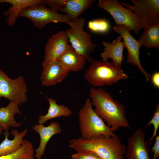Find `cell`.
<instances>
[{
    "mask_svg": "<svg viewBox=\"0 0 159 159\" xmlns=\"http://www.w3.org/2000/svg\"><path fill=\"white\" fill-rule=\"evenodd\" d=\"M91 103L96 113L105 122L113 132L121 127L130 128L124 106L114 99L104 89L91 87L89 90Z\"/></svg>",
    "mask_w": 159,
    "mask_h": 159,
    "instance_id": "obj_1",
    "label": "cell"
},
{
    "mask_svg": "<svg viewBox=\"0 0 159 159\" xmlns=\"http://www.w3.org/2000/svg\"><path fill=\"white\" fill-rule=\"evenodd\" d=\"M69 147L77 152L90 151L103 159H125L126 148L116 135L109 137L100 136L88 139L81 138L72 139Z\"/></svg>",
    "mask_w": 159,
    "mask_h": 159,
    "instance_id": "obj_2",
    "label": "cell"
},
{
    "mask_svg": "<svg viewBox=\"0 0 159 159\" xmlns=\"http://www.w3.org/2000/svg\"><path fill=\"white\" fill-rule=\"evenodd\" d=\"M85 71V77L93 87L110 85L128 75L113 62H101L92 59Z\"/></svg>",
    "mask_w": 159,
    "mask_h": 159,
    "instance_id": "obj_3",
    "label": "cell"
},
{
    "mask_svg": "<svg viewBox=\"0 0 159 159\" xmlns=\"http://www.w3.org/2000/svg\"><path fill=\"white\" fill-rule=\"evenodd\" d=\"M90 100L87 98L79 112L81 138L88 139L100 136L107 137L115 134L95 112Z\"/></svg>",
    "mask_w": 159,
    "mask_h": 159,
    "instance_id": "obj_4",
    "label": "cell"
},
{
    "mask_svg": "<svg viewBox=\"0 0 159 159\" xmlns=\"http://www.w3.org/2000/svg\"><path fill=\"white\" fill-rule=\"evenodd\" d=\"M85 21L83 18L71 20L68 24L70 27L65 32L74 49L91 62L93 59L91 54L95 51L97 45L92 43L91 35L83 29Z\"/></svg>",
    "mask_w": 159,
    "mask_h": 159,
    "instance_id": "obj_5",
    "label": "cell"
},
{
    "mask_svg": "<svg viewBox=\"0 0 159 159\" xmlns=\"http://www.w3.org/2000/svg\"><path fill=\"white\" fill-rule=\"evenodd\" d=\"M98 7L103 9L112 16L115 25H124L138 34L142 29L143 20L138 15L123 6L117 0H99Z\"/></svg>",
    "mask_w": 159,
    "mask_h": 159,
    "instance_id": "obj_6",
    "label": "cell"
},
{
    "mask_svg": "<svg viewBox=\"0 0 159 159\" xmlns=\"http://www.w3.org/2000/svg\"><path fill=\"white\" fill-rule=\"evenodd\" d=\"M19 17L27 18L33 25L40 29L50 23H64L67 24L71 20L66 14L54 11L45 6L41 4L25 8L19 14Z\"/></svg>",
    "mask_w": 159,
    "mask_h": 159,
    "instance_id": "obj_7",
    "label": "cell"
},
{
    "mask_svg": "<svg viewBox=\"0 0 159 159\" xmlns=\"http://www.w3.org/2000/svg\"><path fill=\"white\" fill-rule=\"evenodd\" d=\"M27 91L24 77L19 75L11 79L0 68V101L4 97L21 106L27 100Z\"/></svg>",
    "mask_w": 159,
    "mask_h": 159,
    "instance_id": "obj_8",
    "label": "cell"
},
{
    "mask_svg": "<svg viewBox=\"0 0 159 159\" xmlns=\"http://www.w3.org/2000/svg\"><path fill=\"white\" fill-rule=\"evenodd\" d=\"M133 4L121 3V4L134 11L142 18V28L151 24H159V0H130Z\"/></svg>",
    "mask_w": 159,
    "mask_h": 159,
    "instance_id": "obj_9",
    "label": "cell"
},
{
    "mask_svg": "<svg viewBox=\"0 0 159 159\" xmlns=\"http://www.w3.org/2000/svg\"><path fill=\"white\" fill-rule=\"evenodd\" d=\"M115 32L120 34L123 39L125 48L127 52V62L133 65L137 66L145 77L148 81L151 77L143 68L140 60V50L141 44L131 35L130 29L124 25L115 26L112 28Z\"/></svg>",
    "mask_w": 159,
    "mask_h": 159,
    "instance_id": "obj_10",
    "label": "cell"
},
{
    "mask_svg": "<svg viewBox=\"0 0 159 159\" xmlns=\"http://www.w3.org/2000/svg\"><path fill=\"white\" fill-rule=\"evenodd\" d=\"M69 41L66 33L63 31L58 32L48 39L45 48L43 68L57 60L68 47Z\"/></svg>",
    "mask_w": 159,
    "mask_h": 159,
    "instance_id": "obj_11",
    "label": "cell"
},
{
    "mask_svg": "<svg viewBox=\"0 0 159 159\" xmlns=\"http://www.w3.org/2000/svg\"><path fill=\"white\" fill-rule=\"evenodd\" d=\"M145 133L141 128L136 130L128 140L125 154L127 159H150Z\"/></svg>",
    "mask_w": 159,
    "mask_h": 159,
    "instance_id": "obj_12",
    "label": "cell"
},
{
    "mask_svg": "<svg viewBox=\"0 0 159 159\" xmlns=\"http://www.w3.org/2000/svg\"><path fill=\"white\" fill-rule=\"evenodd\" d=\"M69 72L58 60L52 61L43 68L40 77L41 84L49 87L61 82Z\"/></svg>",
    "mask_w": 159,
    "mask_h": 159,
    "instance_id": "obj_13",
    "label": "cell"
},
{
    "mask_svg": "<svg viewBox=\"0 0 159 159\" xmlns=\"http://www.w3.org/2000/svg\"><path fill=\"white\" fill-rule=\"evenodd\" d=\"M32 129L39 134L40 137V144L35 150L34 157L36 159H41L48 142L53 136L60 133L62 128L58 122L52 121L48 126L36 124L32 127Z\"/></svg>",
    "mask_w": 159,
    "mask_h": 159,
    "instance_id": "obj_14",
    "label": "cell"
},
{
    "mask_svg": "<svg viewBox=\"0 0 159 159\" xmlns=\"http://www.w3.org/2000/svg\"><path fill=\"white\" fill-rule=\"evenodd\" d=\"M7 3L11 6L3 12V15L7 17L6 22L9 26L14 25L21 11L29 7L45 4V0H0V4Z\"/></svg>",
    "mask_w": 159,
    "mask_h": 159,
    "instance_id": "obj_15",
    "label": "cell"
},
{
    "mask_svg": "<svg viewBox=\"0 0 159 159\" xmlns=\"http://www.w3.org/2000/svg\"><path fill=\"white\" fill-rule=\"evenodd\" d=\"M122 37L120 35L110 43L103 41L102 42L104 46V51L101 53L100 56L103 62L107 61L109 59H112L113 62L120 67L124 59L123 55L124 49L125 48Z\"/></svg>",
    "mask_w": 159,
    "mask_h": 159,
    "instance_id": "obj_16",
    "label": "cell"
},
{
    "mask_svg": "<svg viewBox=\"0 0 159 159\" xmlns=\"http://www.w3.org/2000/svg\"><path fill=\"white\" fill-rule=\"evenodd\" d=\"M57 60L70 72H77L82 69L86 60L70 44Z\"/></svg>",
    "mask_w": 159,
    "mask_h": 159,
    "instance_id": "obj_17",
    "label": "cell"
},
{
    "mask_svg": "<svg viewBox=\"0 0 159 159\" xmlns=\"http://www.w3.org/2000/svg\"><path fill=\"white\" fill-rule=\"evenodd\" d=\"M27 132V129L20 132L17 130L13 129L11 133L14 138L12 140H10L8 138L9 135L8 130L5 131L4 133V139L0 144V156L10 154L19 149L23 143V138Z\"/></svg>",
    "mask_w": 159,
    "mask_h": 159,
    "instance_id": "obj_18",
    "label": "cell"
},
{
    "mask_svg": "<svg viewBox=\"0 0 159 159\" xmlns=\"http://www.w3.org/2000/svg\"><path fill=\"white\" fill-rule=\"evenodd\" d=\"M19 114L22 115L19 105L16 103L9 101L5 107H0V125L3 130H8L9 127H19L21 124L16 121L14 115Z\"/></svg>",
    "mask_w": 159,
    "mask_h": 159,
    "instance_id": "obj_19",
    "label": "cell"
},
{
    "mask_svg": "<svg viewBox=\"0 0 159 159\" xmlns=\"http://www.w3.org/2000/svg\"><path fill=\"white\" fill-rule=\"evenodd\" d=\"M45 97L48 101L49 107L46 115H41L39 116V124H43L47 121L55 118L62 117H67L72 114V111L67 106L58 104L54 99L47 96Z\"/></svg>",
    "mask_w": 159,
    "mask_h": 159,
    "instance_id": "obj_20",
    "label": "cell"
},
{
    "mask_svg": "<svg viewBox=\"0 0 159 159\" xmlns=\"http://www.w3.org/2000/svg\"><path fill=\"white\" fill-rule=\"evenodd\" d=\"M95 0H67L64 7L59 11L68 15L71 20H74L87 9L91 8Z\"/></svg>",
    "mask_w": 159,
    "mask_h": 159,
    "instance_id": "obj_21",
    "label": "cell"
},
{
    "mask_svg": "<svg viewBox=\"0 0 159 159\" xmlns=\"http://www.w3.org/2000/svg\"><path fill=\"white\" fill-rule=\"evenodd\" d=\"M138 40L148 49L154 47L159 49V24L146 26Z\"/></svg>",
    "mask_w": 159,
    "mask_h": 159,
    "instance_id": "obj_22",
    "label": "cell"
},
{
    "mask_svg": "<svg viewBox=\"0 0 159 159\" xmlns=\"http://www.w3.org/2000/svg\"><path fill=\"white\" fill-rule=\"evenodd\" d=\"M34 155L32 144L25 139L19 149L11 153L0 156V159H34Z\"/></svg>",
    "mask_w": 159,
    "mask_h": 159,
    "instance_id": "obj_23",
    "label": "cell"
},
{
    "mask_svg": "<svg viewBox=\"0 0 159 159\" xmlns=\"http://www.w3.org/2000/svg\"><path fill=\"white\" fill-rule=\"evenodd\" d=\"M88 27L93 32L102 33L108 32L110 27L108 21L102 19H94L89 21Z\"/></svg>",
    "mask_w": 159,
    "mask_h": 159,
    "instance_id": "obj_24",
    "label": "cell"
},
{
    "mask_svg": "<svg viewBox=\"0 0 159 159\" xmlns=\"http://www.w3.org/2000/svg\"><path fill=\"white\" fill-rule=\"evenodd\" d=\"M152 125L153 126L154 130L153 135L150 139L149 144H150L154 138L157 135V132L159 127V104L158 103L156 107L154 114L150 120L145 126H148Z\"/></svg>",
    "mask_w": 159,
    "mask_h": 159,
    "instance_id": "obj_25",
    "label": "cell"
},
{
    "mask_svg": "<svg viewBox=\"0 0 159 159\" xmlns=\"http://www.w3.org/2000/svg\"><path fill=\"white\" fill-rule=\"evenodd\" d=\"M72 159H103L94 152L81 151L72 155Z\"/></svg>",
    "mask_w": 159,
    "mask_h": 159,
    "instance_id": "obj_26",
    "label": "cell"
},
{
    "mask_svg": "<svg viewBox=\"0 0 159 159\" xmlns=\"http://www.w3.org/2000/svg\"><path fill=\"white\" fill-rule=\"evenodd\" d=\"M67 0H45L47 4L52 11L57 12L64 8Z\"/></svg>",
    "mask_w": 159,
    "mask_h": 159,
    "instance_id": "obj_27",
    "label": "cell"
},
{
    "mask_svg": "<svg viewBox=\"0 0 159 159\" xmlns=\"http://www.w3.org/2000/svg\"><path fill=\"white\" fill-rule=\"evenodd\" d=\"M154 144L151 148V151L153 153V159H157L159 158V136L155 137Z\"/></svg>",
    "mask_w": 159,
    "mask_h": 159,
    "instance_id": "obj_28",
    "label": "cell"
},
{
    "mask_svg": "<svg viewBox=\"0 0 159 159\" xmlns=\"http://www.w3.org/2000/svg\"><path fill=\"white\" fill-rule=\"evenodd\" d=\"M152 82L155 87L159 88V72H155L151 76Z\"/></svg>",
    "mask_w": 159,
    "mask_h": 159,
    "instance_id": "obj_29",
    "label": "cell"
},
{
    "mask_svg": "<svg viewBox=\"0 0 159 159\" xmlns=\"http://www.w3.org/2000/svg\"><path fill=\"white\" fill-rule=\"evenodd\" d=\"M3 130L2 127L0 125V135H1L3 132Z\"/></svg>",
    "mask_w": 159,
    "mask_h": 159,
    "instance_id": "obj_30",
    "label": "cell"
}]
</instances>
